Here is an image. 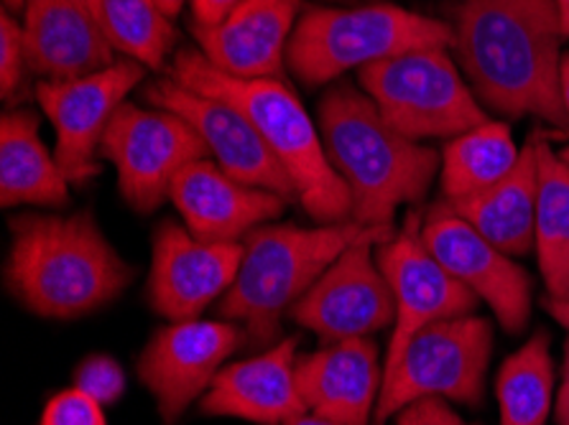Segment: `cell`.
I'll use <instances>...</instances> for the list:
<instances>
[{
	"label": "cell",
	"instance_id": "13",
	"mask_svg": "<svg viewBox=\"0 0 569 425\" xmlns=\"http://www.w3.org/2000/svg\"><path fill=\"white\" fill-rule=\"evenodd\" d=\"M421 240L439 265L472 296L486 301L508 334H521L531 318L533 281L442 199L421 214Z\"/></svg>",
	"mask_w": 569,
	"mask_h": 425
},
{
	"label": "cell",
	"instance_id": "34",
	"mask_svg": "<svg viewBox=\"0 0 569 425\" xmlns=\"http://www.w3.org/2000/svg\"><path fill=\"white\" fill-rule=\"evenodd\" d=\"M541 306L547 308V314L557 321L559 326L565 328V332L569 334V301H562V298H551L547 296L545 301H541Z\"/></svg>",
	"mask_w": 569,
	"mask_h": 425
},
{
	"label": "cell",
	"instance_id": "39",
	"mask_svg": "<svg viewBox=\"0 0 569 425\" xmlns=\"http://www.w3.org/2000/svg\"><path fill=\"white\" fill-rule=\"evenodd\" d=\"M23 3H26V0H6L8 11H11V8H16V11H23Z\"/></svg>",
	"mask_w": 569,
	"mask_h": 425
},
{
	"label": "cell",
	"instance_id": "8",
	"mask_svg": "<svg viewBox=\"0 0 569 425\" xmlns=\"http://www.w3.org/2000/svg\"><path fill=\"white\" fill-rule=\"evenodd\" d=\"M493 357V326L476 314L429 324L407 344L401 360L383 377L376 421L393 418L421 397H442L478 407Z\"/></svg>",
	"mask_w": 569,
	"mask_h": 425
},
{
	"label": "cell",
	"instance_id": "35",
	"mask_svg": "<svg viewBox=\"0 0 569 425\" xmlns=\"http://www.w3.org/2000/svg\"><path fill=\"white\" fill-rule=\"evenodd\" d=\"M559 90H562V105L569 118V54L562 57V67H559Z\"/></svg>",
	"mask_w": 569,
	"mask_h": 425
},
{
	"label": "cell",
	"instance_id": "14",
	"mask_svg": "<svg viewBox=\"0 0 569 425\" xmlns=\"http://www.w3.org/2000/svg\"><path fill=\"white\" fill-rule=\"evenodd\" d=\"M232 321H174L159 328L136 362L138 380L157 401L163 425H177L210 389L232 352L246 340Z\"/></svg>",
	"mask_w": 569,
	"mask_h": 425
},
{
	"label": "cell",
	"instance_id": "32",
	"mask_svg": "<svg viewBox=\"0 0 569 425\" xmlns=\"http://www.w3.org/2000/svg\"><path fill=\"white\" fill-rule=\"evenodd\" d=\"M240 3V0H192V13L197 26H214Z\"/></svg>",
	"mask_w": 569,
	"mask_h": 425
},
{
	"label": "cell",
	"instance_id": "16",
	"mask_svg": "<svg viewBox=\"0 0 569 425\" xmlns=\"http://www.w3.org/2000/svg\"><path fill=\"white\" fill-rule=\"evenodd\" d=\"M243 242H204L187 224L163 220L151 242L146 296L159 316L192 321L236 283Z\"/></svg>",
	"mask_w": 569,
	"mask_h": 425
},
{
	"label": "cell",
	"instance_id": "33",
	"mask_svg": "<svg viewBox=\"0 0 569 425\" xmlns=\"http://www.w3.org/2000/svg\"><path fill=\"white\" fill-rule=\"evenodd\" d=\"M557 423L559 425H569V340L565 344V364H562V385H559L557 393Z\"/></svg>",
	"mask_w": 569,
	"mask_h": 425
},
{
	"label": "cell",
	"instance_id": "2",
	"mask_svg": "<svg viewBox=\"0 0 569 425\" xmlns=\"http://www.w3.org/2000/svg\"><path fill=\"white\" fill-rule=\"evenodd\" d=\"M133 275L90 212L11 220L3 281L31 314L62 321L88 316L116 301Z\"/></svg>",
	"mask_w": 569,
	"mask_h": 425
},
{
	"label": "cell",
	"instance_id": "29",
	"mask_svg": "<svg viewBox=\"0 0 569 425\" xmlns=\"http://www.w3.org/2000/svg\"><path fill=\"white\" fill-rule=\"evenodd\" d=\"M26 69H29V62H26L23 26L13 19L11 11H3L0 13V92H3V100L19 92Z\"/></svg>",
	"mask_w": 569,
	"mask_h": 425
},
{
	"label": "cell",
	"instance_id": "9",
	"mask_svg": "<svg viewBox=\"0 0 569 425\" xmlns=\"http://www.w3.org/2000/svg\"><path fill=\"white\" fill-rule=\"evenodd\" d=\"M100 159L116 166L126 204L138 214H151L171 199L179 173L189 163L210 159V153L177 112L123 102L102 138Z\"/></svg>",
	"mask_w": 569,
	"mask_h": 425
},
{
	"label": "cell",
	"instance_id": "37",
	"mask_svg": "<svg viewBox=\"0 0 569 425\" xmlns=\"http://www.w3.org/2000/svg\"><path fill=\"white\" fill-rule=\"evenodd\" d=\"M161 8V13H167L169 19H174V16H179V11H182L187 0H153Z\"/></svg>",
	"mask_w": 569,
	"mask_h": 425
},
{
	"label": "cell",
	"instance_id": "6",
	"mask_svg": "<svg viewBox=\"0 0 569 425\" xmlns=\"http://www.w3.org/2000/svg\"><path fill=\"white\" fill-rule=\"evenodd\" d=\"M452 26L391 3L309 8L291 33L287 64L301 82L322 87L411 49H452Z\"/></svg>",
	"mask_w": 569,
	"mask_h": 425
},
{
	"label": "cell",
	"instance_id": "23",
	"mask_svg": "<svg viewBox=\"0 0 569 425\" xmlns=\"http://www.w3.org/2000/svg\"><path fill=\"white\" fill-rule=\"evenodd\" d=\"M0 202L6 210L69 202V179L41 141L39 118L31 110H8L0 120Z\"/></svg>",
	"mask_w": 569,
	"mask_h": 425
},
{
	"label": "cell",
	"instance_id": "5",
	"mask_svg": "<svg viewBox=\"0 0 569 425\" xmlns=\"http://www.w3.org/2000/svg\"><path fill=\"white\" fill-rule=\"evenodd\" d=\"M376 232L358 222L261 224L243 237V260L236 283L222 296L218 314L243 324L248 344L273 342L281 332V314L312 289L315 281L352 242Z\"/></svg>",
	"mask_w": 569,
	"mask_h": 425
},
{
	"label": "cell",
	"instance_id": "27",
	"mask_svg": "<svg viewBox=\"0 0 569 425\" xmlns=\"http://www.w3.org/2000/svg\"><path fill=\"white\" fill-rule=\"evenodd\" d=\"M94 21L113 51L146 69H163L177 31L153 0H88Z\"/></svg>",
	"mask_w": 569,
	"mask_h": 425
},
{
	"label": "cell",
	"instance_id": "38",
	"mask_svg": "<svg viewBox=\"0 0 569 425\" xmlns=\"http://www.w3.org/2000/svg\"><path fill=\"white\" fill-rule=\"evenodd\" d=\"M557 11H559V21H562V31L565 39H569V0H555Z\"/></svg>",
	"mask_w": 569,
	"mask_h": 425
},
{
	"label": "cell",
	"instance_id": "22",
	"mask_svg": "<svg viewBox=\"0 0 569 425\" xmlns=\"http://www.w3.org/2000/svg\"><path fill=\"white\" fill-rule=\"evenodd\" d=\"M537 196L539 169L533 141L521 149V159L511 173L498 184L482 189L478 194L450 202L452 210L480 232L490 245H496L508 257H523L533 253L537 237Z\"/></svg>",
	"mask_w": 569,
	"mask_h": 425
},
{
	"label": "cell",
	"instance_id": "26",
	"mask_svg": "<svg viewBox=\"0 0 569 425\" xmlns=\"http://www.w3.org/2000/svg\"><path fill=\"white\" fill-rule=\"evenodd\" d=\"M555 380L549 334L537 332L513 354H508L498 370V425H545L557 397Z\"/></svg>",
	"mask_w": 569,
	"mask_h": 425
},
{
	"label": "cell",
	"instance_id": "3",
	"mask_svg": "<svg viewBox=\"0 0 569 425\" xmlns=\"http://www.w3.org/2000/svg\"><path fill=\"white\" fill-rule=\"evenodd\" d=\"M317 128L360 227L393 230L399 206L419 204L442 166V155L388 125L376 102L350 82L325 92Z\"/></svg>",
	"mask_w": 569,
	"mask_h": 425
},
{
	"label": "cell",
	"instance_id": "36",
	"mask_svg": "<svg viewBox=\"0 0 569 425\" xmlns=\"http://www.w3.org/2000/svg\"><path fill=\"white\" fill-rule=\"evenodd\" d=\"M283 425H342V423L319 418V415H312V413H301V415H297V418H291Z\"/></svg>",
	"mask_w": 569,
	"mask_h": 425
},
{
	"label": "cell",
	"instance_id": "40",
	"mask_svg": "<svg viewBox=\"0 0 569 425\" xmlns=\"http://www.w3.org/2000/svg\"><path fill=\"white\" fill-rule=\"evenodd\" d=\"M559 155H562V159H565V161H567V163H569V145H567V149H565V151H562V153H559Z\"/></svg>",
	"mask_w": 569,
	"mask_h": 425
},
{
	"label": "cell",
	"instance_id": "4",
	"mask_svg": "<svg viewBox=\"0 0 569 425\" xmlns=\"http://www.w3.org/2000/svg\"><path fill=\"white\" fill-rule=\"evenodd\" d=\"M169 77L246 112L295 181L297 202L317 224L352 220V196L327 159L319 128L283 80H238L207 62L200 49L187 47L174 54Z\"/></svg>",
	"mask_w": 569,
	"mask_h": 425
},
{
	"label": "cell",
	"instance_id": "28",
	"mask_svg": "<svg viewBox=\"0 0 569 425\" xmlns=\"http://www.w3.org/2000/svg\"><path fill=\"white\" fill-rule=\"evenodd\" d=\"M74 387L94 397L100 405H113L126 393V372L108 354H90L77 364Z\"/></svg>",
	"mask_w": 569,
	"mask_h": 425
},
{
	"label": "cell",
	"instance_id": "1",
	"mask_svg": "<svg viewBox=\"0 0 569 425\" xmlns=\"http://www.w3.org/2000/svg\"><path fill=\"white\" fill-rule=\"evenodd\" d=\"M452 51L480 105L569 133L559 90L562 21L555 0H465Z\"/></svg>",
	"mask_w": 569,
	"mask_h": 425
},
{
	"label": "cell",
	"instance_id": "15",
	"mask_svg": "<svg viewBox=\"0 0 569 425\" xmlns=\"http://www.w3.org/2000/svg\"><path fill=\"white\" fill-rule=\"evenodd\" d=\"M146 102L153 108L177 112L202 138L207 153L228 176L243 181L248 186L269 189L283 199H297L295 181L276 161L269 145L248 120L246 112L236 105L210 98V94L194 92L179 84L174 77L153 82L146 90Z\"/></svg>",
	"mask_w": 569,
	"mask_h": 425
},
{
	"label": "cell",
	"instance_id": "12",
	"mask_svg": "<svg viewBox=\"0 0 569 425\" xmlns=\"http://www.w3.org/2000/svg\"><path fill=\"white\" fill-rule=\"evenodd\" d=\"M376 260L396 301L393 334L383 357L386 377L421 328L442 318L476 314L480 298L472 296L462 283H457L429 253L421 240L419 212H411L391 240L376 245Z\"/></svg>",
	"mask_w": 569,
	"mask_h": 425
},
{
	"label": "cell",
	"instance_id": "31",
	"mask_svg": "<svg viewBox=\"0 0 569 425\" xmlns=\"http://www.w3.org/2000/svg\"><path fill=\"white\" fill-rule=\"evenodd\" d=\"M396 425H476L460 418L450 401L442 397H421L417 403H409L396 413Z\"/></svg>",
	"mask_w": 569,
	"mask_h": 425
},
{
	"label": "cell",
	"instance_id": "30",
	"mask_svg": "<svg viewBox=\"0 0 569 425\" xmlns=\"http://www.w3.org/2000/svg\"><path fill=\"white\" fill-rule=\"evenodd\" d=\"M102 407L80 387H69L47 403L39 425H108Z\"/></svg>",
	"mask_w": 569,
	"mask_h": 425
},
{
	"label": "cell",
	"instance_id": "20",
	"mask_svg": "<svg viewBox=\"0 0 569 425\" xmlns=\"http://www.w3.org/2000/svg\"><path fill=\"white\" fill-rule=\"evenodd\" d=\"M21 26L29 72L41 80H77L116 64L88 0H26Z\"/></svg>",
	"mask_w": 569,
	"mask_h": 425
},
{
	"label": "cell",
	"instance_id": "11",
	"mask_svg": "<svg viewBox=\"0 0 569 425\" xmlns=\"http://www.w3.org/2000/svg\"><path fill=\"white\" fill-rule=\"evenodd\" d=\"M143 64L118 59L102 72L37 84V100L57 133V163L69 184H88L100 173V145L118 108L143 80Z\"/></svg>",
	"mask_w": 569,
	"mask_h": 425
},
{
	"label": "cell",
	"instance_id": "10",
	"mask_svg": "<svg viewBox=\"0 0 569 425\" xmlns=\"http://www.w3.org/2000/svg\"><path fill=\"white\" fill-rule=\"evenodd\" d=\"M393 234L396 230H376L352 242L291 306L289 316L325 344L363 340L393 326L396 301L376 260V245Z\"/></svg>",
	"mask_w": 569,
	"mask_h": 425
},
{
	"label": "cell",
	"instance_id": "19",
	"mask_svg": "<svg viewBox=\"0 0 569 425\" xmlns=\"http://www.w3.org/2000/svg\"><path fill=\"white\" fill-rule=\"evenodd\" d=\"M297 387L307 411L342 425H368L376 418L383 387L378 344L345 340L297 357Z\"/></svg>",
	"mask_w": 569,
	"mask_h": 425
},
{
	"label": "cell",
	"instance_id": "17",
	"mask_svg": "<svg viewBox=\"0 0 569 425\" xmlns=\"http://www.w3.org/2000/svg\"><path fill=\"white\" fill-rule=\"evenodd\" d=\"M301 0H240L214 26L192 23L207 62L238 80H281Z\"/></svg>",
	"mask_w": 569,
	"mask_h": 425
},
{
	"label": "cell",
	"instance_id": "24",
	"mask_svg": "<svg viewBox=\"0 0 569 425\" xmlns=\"http://www.w3.org/2000/svg\"><path fill=\"white\" fill-rule=\"evenodd\" d=\"M539 169L533 253L551 298L569 301V163L545 135H533Z\"/></svg>",
	"mask_w": 569,
	"mask_h": 425
},
{
	"label": "cell",
	"instance_id": "25",
	"mask_svg": "<svg viewBox=\"0 0 569 425\" xmlns=\"http://www.w3.org/2000/svg\"><path fill=\"white\" fill-rule=\"evenodd\" d=\"M521 159L511 130L501 120H486L468 133L447 141L439 184L447 202L478 194L511 173Z\"/></svg>",
	"mask_w": 569,
	"mask_h": 425
},
{
	"label": "cell",
	"instance_id": "21",
	"mask_svg": "<svg viewBox=\"0 0 569 425\" xmlns=\"http://www.w3.org/2000/svg\"><path fill=\"white\" fill-rule=\"evenodd\" d=\"M297 340L276 342L251 360L228 364L200 397L212 418H240L256 425H283L309 413L297 387Z\"/></svg>",
	"mask_w": 569,
	"mask_h": 425
},
{
	"label": "cell",
	"instance_id": "18",
	"mask_svg": "<svg viewBox=\"0 0 569 425\" xmlns=\"http://www.w3.org/2000/svg\"><path fill=\"white\" fill-rule=\"evenodd\" d=\"M187 230L204 242H243L248 232L279 220L289 199L228 176L210 159L194 161L171 186Z\"/></svg>",
	"mask_w": 569,
	"mask_h": 425
},
{
	"label": "cell",
	"instance_id": "7",
	"mask_svg": "<svg viewBox=\"0 0 569 425\" xmlns=\"http://www.w3.org/2000/svg\"><path fill=\"white\" fill-rule=\"evenodd\" d=\"M358 84L386 123L417 143L452 141L488 120L447 49H411L368 64L358 72Z\"/></svg>",
	"mask_w": 569,
	"mask_h": 425
}]
</instances>
